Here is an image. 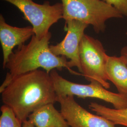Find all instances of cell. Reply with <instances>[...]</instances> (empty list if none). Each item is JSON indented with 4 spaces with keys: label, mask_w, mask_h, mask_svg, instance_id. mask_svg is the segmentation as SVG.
Masks as SVG:
<instances>
[{
    "label": "cell",
    "mask_w": 127,
    "mask_h": 127,
    "mask_svg": "<svg viewBox=\"0 0 127 127\" xmlns=\"http://www.w3.org/2000/svg\"><path fill=\"white\" fill-rule=\"evenodd\" d=\"M0 93L3 103L22 123L37 110L57 102L50 74L39 69L15 77Z\"/></svg>",
    "instance_id": "6da1fadb"
},
{
    "label": "cell",
    "mask_w": 127,
    "mask_h": 127,
    "mask_svg": "<svg viewBox=\"0 0 127 127\" xmlns=\"http://www.w3.org/2000/svg\"><path fill=\"white\" fill-rule=\"evenodd\" d=\"M51 33L39 39L33 35L27 44L18 47L9 57L4 68L8 70L4 80L0 87L1 93L14 78L39 68L43 69L49 73L54 69L61 71L67 69L71 73L82 76L80 73L73 70L69 66L66 58L54 54L49 45Z\"/></svg>",
    "instance_id": "7a4b0ae2"
},
{
    "label": "cell",
    "mask_w": 127,
    "mask_h": 127,
    "mask_svg": "<svg viewBox=\"0 0 127 127\" xmlns=\"http://www.w3.org/2000/svg\"><path fill=\"white\" fill-rule=\"evenodd\" d=\"M65 21L74 20L92 26L95 32H104L105 23L123 15L113 6L100 0H61Z\"/></svg>",
    "instance_id": "3957f363"
},
{
    "label": "cell",
    "mask_w": 127,
    "mask_h": 127,
    "mask_svg": "<svg viewBox=\"0 0 127 127\" xmlns=\"http://www.w3.org/2000/svg\"><path fill=\"white\" fill-rule=\"evenodd\" d=\"M108 57L100 41L84 34L79 48L80 73L88 82H98L106 89L110 87L106 69Z\"/></svg>",
    "instance_id": "277c9868"
},
{
    "label": "cell",
    "mask_w": 127,
    "mask_h": 127,
    "mask_svg": "<svg viewBox=\"0 0 127 127\" xmlns=\"http://www.w3.org/2000/svg\"><path fill=\"white\" fill-rule=\"evenodd\" d=\"M57 96L73 95L79 98H95L113 104L115 109L127 108V96L108 91L99 82L82 84L70 82L61 76L54 69L50 73Z\"/></svg>",
    "instance_id": "5b68a950"
},
{
    "label": "cell",
    "mask_w": 127,
    "mask_h": 127,
    "mask_svg": "<svg viewBox=\"0 0 127 127\" xmlns=\"http://www.w3.org/2000/svg\"><path fill=\"white\" fill-rule=\"evenodd\" d=\"M16 6L31 24L35 36L41 39L49 32L51 27L63 18L62 3L51 5L49 1L40 4L33 0H2Z\"/></svg>",
    "instance_id": "8992f818"
},
{
    "label": "cell",
    "mask_w": 127,
    "mask_h": 127,
    "mask_svg": "<svg viewBox=\"0 0 127 127\" xmlns=\"http://www.w3.org/2000/svg\"><path fill=\"white\" fill-rule=\"evenodd\" d=\"M60 112L70 127H116L111 121L91 114L79 104L73 95L58 96Z\"/></svg>",
    "instance_id": "52a82bcc"
},
{
    "label": "cell",
    "mask_w": 127,
    "mask_h": 127,
    "mask_svg": "<svg viewBox=\"0 0 127 127\" xmlns=\"http://www.w3.org/2000/svg\"><path fill=\"white\" fill-rule=\"evenodd\" d=\"M89 26L74 20L65 21L64 29L66 34L63 40L56 45L50 46L51 52L58 56H64L70 59L68 61L71 68L76 67L81 73L79 59V48L84 32Z\"/></svg>",
    "instance_id": "ba28073f"
},
{
    "label": "cell",
    "mask_w": 127,
    "mask_h": 127,
    "mask_svg": "<svg viewBox=\"0 0 127 127\" xmlns=\"http://www.w3.org/2000/svg\"><path fill=\"white\" fill-rule=\"evenodd\" d=\"M34 35L32 27H13L6 22L3 16L0 15V41L3 54V68L16 46H20Z\"/></svg>",
    "instance_id": "9c48e42d"
},
{
    "label": "cell",
    "mask_w": 127,
    "mask_h": 127,
    "mask_svg": "<svg viewBox=\"0 0 127 127\" xmlns=\"http://www.w3.org/2000/svg\"><path fill=\"white\" fill-rule=\"evenodd\" d=\"M54 104H46L28 116L27 120L36 127H70Z\"/></svg>",
    "instance_id": "30bf717a"
},
{
    "label": "cell",
    "mask_w": 127,
    "mask_h": 127,
    "mask_svg": "<svg viewBox=\"0 0 127 127\" xmlns=\"http://www.w3.org/2000/svg\"><path fill=\"white\" fill-rule=\"evenodd\" d=\"M106 69L108 80L116 87L118 93L127 96V65L123 58L108 56Z\"/></svg>",
    "instance_id": "8fae6325"
},
{
    "label": "cell",
    "mask_w": 127,
    "mask_h": 127,
    "mask_svg": "<svg viewBox=\"0 0 127 127\" xmlns=\"http://www.w3.org/2000/svg\"><path fill=\"white\" fill-rule=\"evenodd\" d=\"M89 107L97 115L111 121L116 125L127 127V108L122 109H112L95 102H91Z\"/></svg>",
    "instance_id": "7c38bea8"
},
{
    "label": "cell",
    "mask_w": 127,
    "mask_h": 127,
    "mask_svg": "<svg viewBox=\"0 0 127 127\" xmlns=\"http://www.w3.org/2000/svg\"><path fill=\"white\" fill-rule=\"evenodd\" d=\"M0 127H23V123L9 106L4 104L0 107Z\"/></svg>",
    "instance_id": "4fadbf2b"
},
{
    "label": "cell",
    "mask_w": 127,
    "mask_h": 127,
    "mask_svg": "<svg viewBox=\"0 0 127 127\" xmlns=\"http://www.w3.org/2000/svg\"><path fill=\"white\" fill-rule=\"evenodd\" d=\"M104 1L113 6L123 16L127 17V0H104Z\"/></svg>",
    "instance_id": "5bb4252c"
},
{
    "label": "cell",
    "mask_w": 127,
    "mask_h": 127,
    "mask_svg": "<svg viewBox=\"0 0 127 127\" xmlns=\"http://www.w3.org/2000/svg\"><path fill=\"white\" fill-rule=\"evenodd\" d=\"M127 65V45L124 46L121 50V56Z\"/></svg>",
    "instance_id": "9a60e30c"
},
{
    "label": "cell",
    "mask_w": 127,
    "mask_h": 127,
    "mask_svg": "<svg viewBox=\"0 0 127 127\" xmlns=\"http://www.w3.org/2000/svg\"><path fill=\"white\" fill-rule=\"evenodd\" d=\"M22 126L23 127H35L32 123L28 120L25 121L23 122L22 123Z\"/></svg>",
    "instance_id": "2e32d148"
},
{
    "label": "cell",
    "mask_w": 127,
    "mask_h": 127,
    "mask_svg": "<svg viewBox=\"0 0 127 127\" xmlns=\"http://www.w3.org/2000/svg\"><path fill=\"white\" fill-rule=\"evenodd\" d=\"M126 34L127 35V31L126 32Z\"/></svg>",
    "instance_id": "e0dca14e"
}]
</instances>
